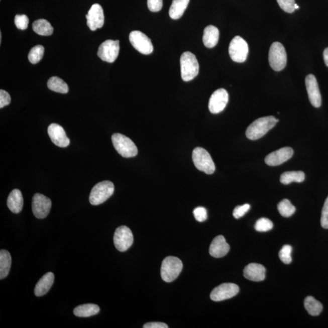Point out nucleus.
Masks as SVG:
<instances>
[{"label":"nucleus","instance_id":"nucleus-22","mask_svg":"<svg viewBox=\"0 0 328 328\" xmlns=\"http://www.w3.org/2000/svg\"><path fill=\"white\" fill-rule=\"evenodd\" d=\"M7 205L12 212L19 213L23 207V198L21 191L19 189L12 191L8 196Z\"/></svg>","mask_w":328,"mask_h":328},{"label":"nucleus","instance_id":"nucleus-21","mask_svg":"<svg viewBox=\"0 0 328 328\" xmlns=\"http://www.w3.org/2000/svg\"><path fill=\"white\" fill-rule=\"evenodd\" d=\"M54 281V275L52 272H48L47 274L43 275L38 281L36 287H35L34 294L37 297L47 294L51 288Z\"/></svg>","mask_w":328,"mask_h":328},{"label":"nucleus","instance_id":"nucleus-26","mask_svg":"<svg viewBox=\"0 0 328 328\" xmlns=\"http://www.w3.org/2000/svg\"><path fill=\"white\" fill-rule=\"evenodd\" d=\"M12 258L10 252L6 250L0 251V279H4L10 273Z\"/></svg>","mask_w":328,"mask_h":328},{"label":"nucleus","instance_id":"nucleus-34","mask_svg":"<svg viewBox=\"0 0 328 328\" xmlns=\"http://www.w3.org/2000/svg\"><path fill=\"white\" fill-rule=\"evenodd\" d=\"M292 248L291 246L284 245L279 252L280 259L286 265H289L292 262Z\"/></svg>","mask_w":328,"mask_h":328},{"label":"nucleus","instance_id":"nucleus-13","mask_svg":"<svg viewBox=\"0 0 328 328\" xmlns=\"http://www.w3.org/2000/svg\"><path fill=\"white\" fill-rule=\"evenodd\" d=\"M239 287L234 283H223L214 288L210 294L214 301H221L234 297L239 292Z\"/></svg>","mask_w":328,"mask_h":328},{"label":"nucleus","instance_id":"nucleus-14","mask_svg":"<svg viewBox=\"0 0 328 328\" xmlns=\"http://www.w3.org/2000/svg\"><path fill=\"white\" fill-rule=\"evenodd\" d=\"M229 101V94L225 89H219L211 94L209 100L208 109L212 114L222 112Z\"/></svg>","mask_w":328,"mask_h":328},{"label":"nucleus","instance_id":"nucleus-16","mask_svg":"<svg viewBox=\"0 0 328 328\" xmlns=\"http://www.w3.org/2000/svg\"><path fill=\"white\" fill-rule=\"evenodd\" d=\"M305 83L310 103L315 108H319L321 104V96L317 81L314 75H307L305 79Z\"/></svg>","mask_w":328,"mask_h":328},{"label":"nucleus","instance_id":"nucleus-29","mask_svg":"<svg viewBox=\"0 0 328 328\" xmlns=\"http://www.w3.org/2000/svg\"><path fill=\"white\" fill-rule=\"evenodd\" d=\"M49 89L59 93L66 94L69 91V87L65 82L58 77H52L49 78L48 82Z\"/></svg>","mask_w":328,"mask_h":328},{"label":"nucleus","instance_id":"nucleus-24","mask_svg":"<svg viewBox=\"0 0 328 328\" xmlns=\"http://www.w3.org/2000/svg\"><path fill=\"white\" fill-rule=\"evenodd\" d=\"M100 307L95 304H85L78 306L74 310V314L78 317H89L97 314Z\"/></svg>","mask_w":328,"mask_h":328},{"label":"nucleus","instance_id":"nucleus-38","mask_svg":"<svg viewBox=\"0 0 328 328\" xmlns=\"http://www.w3.org/2000/svg\"><path fill=\"white\" fill-rule=\"evenodd\" d=\"M250 208L251 205L248 204L237 206V207L235 208L233 212V215L235 218L239 219L240 217H243L248 212Z\"/></svg>","mask_w":328,"mask_h":328},{"label":"nucleus","instance_id":"nucleus-44","mask_svg":"<svg viewBox=\"0 0 328 328\" xmlns=\"http://www.w3.org/2000/svg\"><path fill=\"white\" fill-rule=\"evenodd\" d=\"M2 33H0V43L2 42Z\"/></svg>","mask_w":328,"mask_h":328},{"label":"nucleus","instance_id":"nucleus-2","mask_svg":"<svg viewBox=\"0 0 328 328\" xmlns=\"http://www.w3.org/2000/svg\"><path fill=\"white\" fill-rule=\"evenodd\" d=\"M182 79L189 82L199 73V63L194 55L190 52H185L180 59Z\"/></svg>","mask_w":328,"mask_h":328},{"label":"nucleus","instance_id":"nucleus-39","mask_svg":"<svg viewBox=\"0 0 328 328\" xmlns=\"http://www.w3.org/2000/svg\"><path fill=\"white\" fill-rule=\"evenodd\" d=\"M147 5L151 12L156 13L162 10L163 7V0H148Z\"/></svg>","mask_w":328,"mask_h":328},{"label":"nucleus","instance_id":"nucleus-17","mask_svg":"<svg viewBox=\"0 0 328 328\" xmlns=\"http://www.w3.org/2000/svg\"><path fill=\"white\" fill-rule=\"evenodd\" d=\"M294 155V150L291 147H284L269 154L266 157L265 162L269 166H278L288 161Z\"/></svg>","mask_w":328,"mask_h":328},{"label":"nucleus","instance_id":"nucleus-20","mask_svg":"<svg viewBox=\"0 0 328 328\" xmlns=\"http://www.w3.org/2000/svg\"><path fill=\"white\" fill-rule=\"evenodd\" d=\"M266 269L258 263H251L244 269V276L253 281H263L266 278Z\"/></svg>","mask_w":328,"mask_h":328},{"label":"nucleus","instance_id":"nucleus-6","mask_svg":"<svg viewBox=\"0 0 328 328\" xmlns=\"http://www.w3.org/2000/svg\"><path fill=\"white\" fill-rule=\"evenodd\" d=\"M192 159L197 169L201 172L211 175L215 170V165L210 154L202 148L197 147L193 150Z\"/></svg>","mask_w":328,"mask_h":328},{"label":"nucleus","instance_id":"nucleus-8","mask_svg":"<svg viewBox=\"0 0 328 328\" xmlns=\"http://www.w3.org/2000/svg\"><path fill=\"white\" fill-rule=\"evenodd\" d=\"M229 53L234 62H245L249 54L248 43L242 37H235L229 45Z\"/></svg>","mask_w":328,"mask_h":328},{"label":"nucleus","instance_id":"nucleus-42","mask_svg":"<svg viewBox=\"0 0 328 328\" xmlns=\"http://www.w3.org/2000/svg\"><path fill=\"white\" fill-rule=\"evenodd\" d=\"M144 328H168L167 324L162 322H151L144 325Z\"/></svg>","mask_w":328,"mask_h":328},{"label":"nucleus","instance_id":"nucleus-23","mask_svg":"<svg viewBox=\"0 0 328 328\" xmlns=\"http://www.w3.org/2000/svg\"><path fill=\"white\" fill-rule=\"evenodd\" d=\"M220 32L215 26L210 25L204 29L202 41L205 47L212 48L218 43Z\"/></svg>","mask_w":328,"mask_h":328},{"label":"nucleus","instance_id":"nucleus-10","mask_svg":"<svg viewBox=\"0 0 328 328\" xmlns=\"http://www.w3.org/2000/svg\"><path fill=\"white\" fill-rule=\"evenodd\" d=\"M129 40L133 48L140 53L149 55L153 51V46L151 40L146 34L139 31H132L130 34Z\"/></svg>","mask_w":328,"mask_h":328},{"label":"nucleus","instance_id":"nucleus-19","mask_svg":"<svg viewBox=\"0 0 328 328\" xmlns=\"http://www.w3.org/2000/svg\"><path fill=\"white\" fill-rule=\"evenodd\" d=\"M230 251V246L226 242L225 237L219 235L213 239L209 248V253L214 258L226 256Z\"/></svg>","mask_w":328,"mask_h":328},{"label":"nucleus","instance_id":"nucleus-41","mask_svg":"<svg viewBox=\"0 0 328 328\" xmlns=\"http://www.w3.org/2000/svg\"><path fill=\"white\" fill-rule=\"evenodd\" d=\"M11 101V98L10 94L5 90H0V108H3L6 106L10 104Z\"/></svg>","mask_w":328,"mask_h":328},{"label":"nucleus","instance_id":"nucleus-9","mask_svg":"<svg viewBox=\"0 0 328 328\" xmlns=\"http://www.w3.org/2000/svg\"><path fill=\"white\" fill-rule=\"evenodd\" d=\"M120 46L119 40H108L100 45L98 49V57L108 63H113L120 54Z\"/></svg>","mask_w":328,"mask_h":328},{"label":"nucleus","instance_id":"nucleus-3","mask_svg":"<svg viewBox=\"0 0 328 328\" xmlns=\"http://www.w3.org/2000/svg\"><path fill=\"white\" fill-rule=\"evenodd\" d=\"M115 186L110 181L98 182L92 188L89 194V202L92 205H97L102 204L114 193Z\"/></svg>","mask_w":328,"mask_h":328},{"label":"nucleus","instance_id":"nucleus-37","mask_svg":"<svg viewBox=\"0 0 328 328\" xmlns=\"http://www.w3.org/2000/svg\"><path fill=\"white\" fill-rule=\"evenodd\" d=\"M193 214L198 222H204L207 219V211L204 207H198L194 208Z\"/></svg>","mask_w":328,"mask_h":328},{"label":"nucleus","instance_id":"nucleus-4","mask_svg":"<svg viewBox=\"0 0 328 328\" xmlns=\"http://www.w3.org/2000/svg\"><path fill=\"white\" fill-rule=\"evenodd\" d=\"M182 263L178 258L167 257L162 261L161 275L165 282L170 283L176 279L181 272Z\"/></svg>","mask_w":328,"mask_h":328},{"label":"nucleus","instance_id":"nucleus-30","mask_svg":"<svg viewBox=\"0 0 328 328\" xmlns=\"http://www.w3.org/2000/svg\"><path fill=\"white\" fill-rule=\"evenodd\" d=\"M304 307L310 315L317 316L323 310V306L312 296H308L304 300Z\"/></svg>","mask_w":328,"mask_h":328},{"label":"nucleus","instance_id":"nucleus-32","mask_svg":"<svg viewBox=\"0 0 328 328\" xmlns=\"http://www.w3.org/2000/svg\"><path fill=\"white\" fill-rule=\"evenodd\" d=\"M44 52L45 48L43 46H34L28 54V59L31 63L37 64L42 59Z\"/></svg>","mask_w":328,"mask_h":328},{"label":"nucleus","instance_id":"nucleus-12","mask_svg":"<svg viewBox=\"0 0 328 328\" xmlns=\"http://www.w3.org/2000/svg\"><path fill=\"white\" fill-rule=\"evenodd\" d=\"M51 200L42 194H34L32 208L34 216L38 219H44L50 212Z\"/></svg>","mask_w":328,"mask_h":328},{"label":"nucleus","instance_id":"nucleus-11","mask_svg":"<svg viewBox=\"0 0 328 328\" xmlns=\"http://www.w3.org/2000/svg\"><path fill=\"white\" fill-rule=\"evenodd\" d=\"M113 240L116 248L119 251L123 252L127 251L132 246L134 238L129 228L122 226L116 229Z\"/></svg>","mask_w":328,"mask_h":328},{"label":"nucleus","instance_id":"nucleus-45","mask_svg":"<svg viewBox=\"0 0 328 328\" xmlns=\"http://www.w3.org/2000/svg\"><path fill=\"white\" fill-rule=\"evenodd\" d=\"M298 9H299L298 6L297 4H296L295 5V10H298Z\"/></svg>","mask_w":328,"mask_h":328},{"label":"nucleus","instance_id":"nucleus-18","mask_svg":"<svg viewBox=\"0 0 328 328\" xmlns=\"http://www.w3.org/2000/svg\"><path fill=\"white\" fill-rule=\"evenodd\" d=\"M48 133L51 141L57 146L65 148L70 144V140L66 135L63 128L57 124H52L49 126Z\"/></svg>","mask_w":328,"mask_h":328},{"label":"nucleus","instance_id":"nucleus-27","mask_svg":"<svg viewBox=\"0 0 328 328\" xmlns=\"http://www.w3.org/2000/svg\"><path fill=\"white\" fill-rule=\"evenodd\" d=\"M33 29L35 33L42 36H49L53 33L54 29L47 20L40 19L33 23Z\"/></svg>","mask_w":328,"mask_h":328},{"label":"nucleus","instance_id":"nucleus-35","mask_svg":"<svg viewBox=\"0 0 328 328\" xmlns=\"http://www.w3.org/2000/svg\"><path fill=\"white\" fill-rule=\"evenodd\" d=\"M281 10L286 13L291 14L295 10V0H277Z\"/></svg>","mask_w":328,"mask_h":328},{"label":"nucleus","instance_id":"nucleus-1","mask_svg":"<svg viewBox=\"0 0 328 328\" xmlns=\"http://www.w3.org/2000/svg\"><path fill=\"white\" fill-rule=\"evenodd\" d=\"M274 116H266L255 121L247 129L246 135L250 140H257L265 136L278 123Z\"/></svg>","mask_w":328,"mask_h":328},{"label":"nucleus","instance_id":"nucleus-33","mask_svg":"<svg viewBox=\"0 0 328 328\" xmlns=\"http://www.w3.org/2000/svg\"><path fill=\"white\" fill-rule=\"evenodd\" d=\"M273 223L266 217L258 220L255 225V229L258 232H265L271 231L273 228Z\"/></svg>","mask_w":328,"mask_h":328},{"label":"nucleus","instance_id":"nucleus-36","mask_svg":"<svg viewBox=\"0 0 328 328\" xmlns=\"http://www.w3.org/2000/svg\"><path fill=\"white\" fill-rule=\"evenodd\" d=\"M15 24L17 28L21 30H25L28 27L29 19L26 15H17L15 17Z\"/></svg>","mask_w":328,"mask_h":328},{"label":"nucleus","instance_id":"nucleus-31","mask_svg":"<svg viewBox=\"0 0 328 328\" xmlns=\"http://www.w3.org/2000/svg\"><path fill=\"white\" fill-rule=\"evenodd\" d=\"M278 210L281 216L288 217L295 213L296 208L289 200L284 199L278 204Z\"/></svg>","mask_w":328,"mask_h":328},{"label":"nucleus","instance_id":"nucleus-25","mask_svg":"<svg viewBox=\"0 0 328 328\" xmlns=\"http://www.w3.org/2000/svg\"><path fill=\"white\" fill-rule=\"evenodd\" d=\"M190 0H173L169 10V16L173 20H178L183 16Z\"/></svg>","mask_w":328,"mask_h":328},{"label":"nucleus","instance_id":"nucleus-40","mask_svg":"<svg viewBox=\"0 0 328 328\" xmlns=\"http://www.w3.org/2000/svg\"><path fill=\"white\" fill-rule=\"evenodd\" d=\"M320 222L322 228L328 229V196L322 209Z\"/></svg>","mask_w":328,"mask_h":328},{"label":"nucleus","instance_id":"nucleus-15","mask_svg":"<svg viewBox=\"0 0 328 328\" xmlns=\"http://www.w3.org/2000/svg\"><path fill=\"white\" fill-rule=\"evenodd\" d=\"M86 18L87 25L91 31H96L97 29L102 28L104 22L102 8L98 4L92 5L86 16Z\"/></svg>","mask_w":328,"mask_h":328},{"label":"nucleus","instance_id":"nucleus-28","mask_svg":"<svg viewBox=\"0 0 328 328\" xmlns=\"http://www.w3.org/2000/svg\"><path fill=\"white\" fill-rule=\"evenodd\" d=\"M305 179V174L301 171L286 172L280 176V182L284 185L291 184L293 182H302Z\"/></svg>","mask_w":328,"mask_h":328},{"label":"nucleus","instance_id":"nucleus-5","mask_svg":"<svg viewBox=\"0 0 328 328\" xmlns=\"http://www.w3.org/2000/svg\"><path fill=\"white\" fill-rule=\"evenodd\" d=\"M113 146L124 158H132L138 155V150L134 142L127 136L115 133L112 137Z\"/></svg>","mask_w":328,"mask_h":328},{"label":"nucleus","instance_id":"nucleus-43","mask_svg":"<svg viewBox=\"0 0 328 328\" xmlns=\"http://www.w3.org/2000/svg\"><path fill=\"white\" fill-rule=\"evenodd\" d=\"M323 59L325 64L328 67V48L324 49L323 52Z\"/></svg>","mask_w":328,"mask_h":328},{"label":"nucleus","instance_id":"nucleus-7","mask_svg":"<svg viewBox=\"0 0 328 328\" xmlns=\"http://www.w3.org/2000/svg\"><path fill=\"white\" fill-rule=\"evenodd\" d=\"M269 62L274 71H280L286 67L287 54L285 49L281 43L274 42L270 48Z\"/></svg>","mask_w":328,"mask_h":328}]
</instances>
